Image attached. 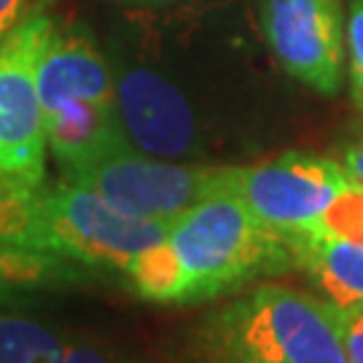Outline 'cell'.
<instances>
[{
  "label": "cell",
  "mask_w": 363,
  "mask_h": 363,
  "mask_svg": "<svg viewBox=\"0 0 363 363\" xmlns=\"http://www.w3.org/2000/svg\"><path fill=\"white\" fill-rule=\"evenodd\" d=\"M294 264L286 237L267 229L240 196L220 189L169 223L164 240L127 272L154 304H199Z\"/></svg>",
  "instance_id": "6da1fadb"
},
{
  "label": "cell",
  "mask_w": 363,
  "mask_h": 363,
  "mask_svg": "<svg viewBox=\"0 0 363 363\" xmlns=\"http://www.w3.org/2000/svg\"><path fill=\"white\" fill-rule=\"evenodd\" d=\"M194 350L199 363H347L342 310L272 283L210 312Z\"/></svg>",
  "instance_id": "7a4b0ae2"
},
{
  "label": "cell",
  "mask_w": 363,
  "mask_h": 363,
  "mask_svg": "<svg viewBox=\"0 0 363 363\" xmlns=\"http://www.w3.org/2000/svg\"><path fill=\"white\" fill-rule=\"evenodd\" d=\"M169 223L124 213L86 186L62 181L38 189L27 245L127 274L145 250L164 240Z\"/></svg>",
  "instance_id": "3957f363"
},
{
  "label": "cell",
  "mask_w": 363,
  "mask_h": 363,
  "mask_svg": "<svg viewBox=\"0 0 363 363\" xmlns=\"http://www.w3.org/2000/svg\"><path fill=\"white\" fill-rule=\"evenodd\" d=\"M54 22L35 6L0 40V178L33 189L46 172V118L38 91V60Z\"/></svg>",
  "instance_id": "277c9868"
},
{
  "label": "cell",
  "mask_w": 363,
  "mask_h": 363,
  "mask_svg": "<svg viewBox=\"0 0 363 363\" xmlns=\"http://www.w3.org/2000/svg\"><path fill=\"white\" fill-rule=\"evenodd\" d=\"M65 181L86 186L113 208L132 216L175 220L205 196L226 189V167L178 164L130 145L65 169Z\"/></svg>",
  "instance_id": "5b68a950"
},
{
  "label": "cell",
  "mask_w": 363,
  "mask_h": 363,
  "mask_svg": "<svg viewBox=\"0 0 363 363\" xmlns=\"http://www.w3.org/2000/svg\"><path fill=\"white\" fill-rule=\"evenodd\" d=\"M350 183L342 162L298 151L261 164L226 167V189L240 196L267 229L286 240L318 229L325 210Z\"/></svg>",
  "instance_id": "8992f818"
},
{
  "label": "cell",
  "mask_w": 363,
  "mask_h": 363,
  "mask_svg": "<svg viewBox=\"0 0 363 363\" xmlns=\"http://www.w3.org/2000/svg\"><path fill=\"white\" fill-rule=\"evenodd\" d=\"M264 35L288 76L325 97L342 89L347 46L342 0H267Z\"/></svg>",
  "instance_id": "52a82bcc"
},
{
  "label": "cell",
  "mask_w": 363,
  "mask_h": 363,
  "mask_svg": "<svg viewBox=\"0 0 363 363\" xmlns=\"http://www.w3.org/2000/svg\"><path fill=\"white\" fill-rule=\"evenodd\" d=\"M116 108L124 135L148 156L181 159L199 148L191 103L154 67L132 65L116 73Z\"/></svg>",
  "instance_id": "ba28073f"
},
{
  "label": "cell",
  "mask_w": 363,
  "mask_h": 363,
  "mask_svg": "<svg viewBox=\"0 0 363 363\" xmlns=\"http://www.w3.org/2000/svg\"><path fill=\"white\" fill-rule=\"evenodd\" d=\"M38 91L43 108L62 100L116 103V73L81 27L54 25L38 60Z\"/></svg>",
  "instance_id": "9c48e42d"
},
{
  "label": "cell",
  "mask_w": 363,
  "mask_h": 363,
  "mask_svg": "<svg viewBox=\"0 0 363 363\" xmlns=\"http://www.w3.org/2000/svg\"><path fill=\"white\" fill-rule=\"evenodd\" d=\"M294 264L301 267L339 310H363V242H350L323 229L296 234L288 240Z\"/></svg>",
  "instance_id": "30bf717a"
},
{
  "label": "cell",
  "mask_w": 363,
  "mask_h": 363,
  "mask_svg": "<svg viewBox=\"0 0 363 363\" xmlns=\"http://www.w3.org/2000/svg\"><path fill=\"white\" fill-rule=\"evenodd\" d=\"M73 277H78L76 261L57 256L43 247L0 240V298L25 288L67 283Z\"/></svg>",
  "instance_id": "8fae6325"
},
{
  "label": "cell",
  "mask_w": 363,
  "mask_h": 363,
  "mask_svg": "<svg viewBox=\"0 0 363 363\" xmlns=\"http://www.w3.org/2000/svg\"><path fill=\"white\" fill-rule=\"evenodd\" d=\"M67 342L25 315H0V363H65Z\"/></svg>",
  "instance_id": "7c38bea8"
},
{
  "label": "cell",
  "mask_w": 363,
  "mask_h": 363,
  "mask_svg": "<svg viewBox=\"0 0 363 363\" xmlns=\"http://www.w3.org/2000/svg\"><path fill=\"white\" fill-rule=\"evenodd\" d=\"M38 189L13 178H0V240L27 245Z\"/></svg>",
  "instance_id": "4fadbf2b"
},
{
  "label": "cell",
  "mask_w": 363,
  "mask_h": 363,
  "mask_svg": "<svg viewBox=\"0 0 363 363\" xmlns=\"http://www.w3.org/2000/svg\"><path fill=\"white\" fill-rule=\"evenodd\" d=\"M318 229L339 240L363 242V183H350L334 199V205L325 210Z\"/></svg>",
  "instance_id": "5bb4252c"
},
{
  "label": "cell",
  "mask_w": 363,
  "mask_h": 363,
  "mask_svg": "<svg viewBox=\"0 0 363 363\" xmlns=\"http://www.w3.org/2000/svg\"><path fill=\"white\" fill-rule=\"evenodd\" d=\"M347 76L352 103L363 111V0H352L347 11Z\"/></svg>",
  "instance_id": "9a60e30c"
},
{
  "label": "cell",
  "mask_w": 363,
  "mask_h": 363,
  "mask_svg": "<svg viewBox=\"0 0 363 363\" xmlns=\"http://www.w3.org/2000/svg\"><path fill=\"white\" fill-rule=\"evenodd\" d=\"M342 331L347 361L363 363V310H342Z\"/></svg>",
  "instance_id": "2e32d148"
},
{
  "label": "cell",
  "mask_w": 363,
  "mask_h": 363,
  "mask_svg": "<svg viewBox=\"0 0 363 363\" xmlns=\"http://www.w3.org/2000/svg\"><path fill=\"white\" fill-rule=\"evenodd\" d=\"M65 363H116L113 355L91 342H70Z\"/></svg>",
  "instance_id": "e0dca14e"
},
{
  "label": "cell",
  "mask_w": 363,
  "mask_h": 363,
  "mask_svg": "<svg viewBox=\"0 0 363 363\" xmlns=\"http://www.w3.org/2000/svg\"><path fill=\"white\" fill-rule=\"evenodd\" d=\"M30 0H0V40L27 16Z\"/></svg>",
  "instance_id": "ac0fdd59"
},
{
  "label": "cell",
  "mask_w": 363,
  "mask_h": 363,
  "mask_svg": "<svg viewBox=\"0 0 363 363\" xmlns=\"http://www.w3.org/2000/svg\"><path fill=\"white\" fill-rule=\"evenodd\" d=\"M342 164L347 169L352 183H363V135L345 148V156H342Z\"/></svg>",
  "instance_id": "d6986e66"
},
{
  "label": "cell",
  "mask_w": 363,
  "mask_h": 363,
  "mask_svg": "<svg viewBox=\"0 0 363 363\" xmlns=\"http://www.w3.org/2000/svg\"><path fill=\"white\" fill-rule=\"evenodd\" d=\"M132 6H167V3H178V0H124Z\"/></svg>",
  "instance_id": "ffe728a7"
},
{
  "label": "cell",
  "mask_w": 363,
  "mask_h": 363,
  "mask_svg": "<svg viewBox=\"0 0 363 363\" xmlns=\"http://www.w3.org/2000/svg\"><path fill=\"white\" fill-rule=\"evenodd\" d=\"M43 3H49V0H43Z\"/></svg>",
  "instance_id": "44dd1931"
},
{
  "label": "cell",
  "mask_w": 363,
  "mask_h": 363,
  "mask_svg": "<svg viewBox=\"0 0 363 363\" xmlns=\"http://www.w3.org/2000/svg\"><path fill=\"white\" fill-rule=\"evenodd\" d=\"M347 363H350V361H347Z\"/></svg>",
  "instance_id": "7402d4cb"
}]
</instances>
